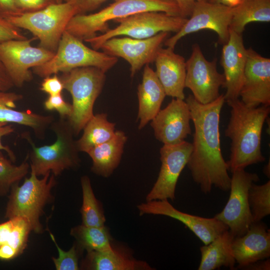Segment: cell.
<instances>
[{
  "label": "cell",
  "instance_id": "obj_34",
  "mask_svg": "<svg viewBox=\"0 0 270 270\" xmlns=\"http://www.w3.org/2000/svg\"><path fill=\"white\" fill-rule=\"evenodd\" d=\"M49 232L50 236L55 244L58 252L57 258H52V261L57 270H78V256L81 251L78 248L76 243L68 251L62 250L58 244L54 236Z\"/></svg>",
  "mask_w": 270,
  "mask_h": 270
},
{
  "label": "cell",
  "instance_id": "obj_36",
  "mask_svg": "<svg viewBox=\"0 0 270 270\" xmlns=\"http://www.w3.org/2000/svg\"><path fill=\"white\" fill-rule=\"evenodd\" d=\"M21 28L0 17V42L10 40H26Z\"/></svg>",
  "mask_w": 270,
  "mask_h": 270
},
{
  "label": "cell",
  "instance_id": "obj_12",
  "mask_svg": "<svg viewBox=\"0 0 270 270\" xmlns=\"http://www.w3.org/2000/svg\"><path fill=\"white\" fill-rule=\"evenodd\" d=\"M232 16L231 7L210 2H197L181 29L168 38L164 44L174 49L178 40L184 36L202 30H208L216 33L218 42L223 45L229 38Z\"/></svg>",
  "mask_w": 270,
  "mask_h": 270
},
{
  "label": "cell",
  "instance_id": "obj_42",
  "mask_svg": "<svg viewBox=\"0 0 270 270\" xmlns=\"http://www.w3.org/2000/svg\"><path fill=\"white\" fill-rule=\"evenodd\" d=\"M176 2L183 18H188L191 14L192 8L197 2H210V0H174Z\"/></svg>",
  "mask_w": 270,
  "mask_h": 270
},
{
  "label": "cell",
  "instance_id": "obj_17",
  "mask_svg": "<svg viewBox=\"0 0 270 270\" xmlns=\"http://www.w3.org/2000/svg\"><path fill=\"white\" fill-rule=\"evenodd\" d=\"M189 107L184 100L173 98L151 120L156 138L164 145H174L185 140L191 134Z\"/></svg>",
  "mask_w": 270,
  "mask_h": 270
},
{
  "label": "cell",
  "instance_id": "obj_3",
  "mask_svg": "<svg viewBox=\"0 0 270 270\" xmlns=\"http://www.w3.org/2000/svg\"><path fill=\"white\" fill-rule=\"evenodd\" d=\"M145 12H164L182 16L174 0H114V2L94 14L75 15L70 20L66 30L84 41L97 36L98 32L107 31L110 20Z\"/></svg>",
  "mask_w": 270,
  "mask_h": 270
},
{
  "label": "cell",
  "instance_id": "obj_47",
  "mask_svg": "<svg viewBox=\"0 0 270 270\" xmlns=\"http://www.w3.org/2000/svg\"><path fill=\"white\" fill-rule=\"evenodd\" d=\"M270 162H269L268 164L264 166V170H263L264 173L268 178H270Z\"/></svg>",
  "mask_w": 270,
  "mask_h": 270
},
{
  "label": "cell",
  "instance_id": "obj_11",
  "mask_svg": "<svg viewBox=\"0 0 270 270\" xmlns=\"http://www.w3.org/2000/svg\"><path fill=\"white\" fill-rule=\"evenodd\" d=\"M10 40L0 42V60L11 78L14 86L21 88L30 81V68L49 60L55 52L42 47H34L32 42L36 39Z\"/></svg>",
  "mask_w": 270,
  "mask_h": 270
},
{
  "label": "cell",
  "instance_id": "obj_2",
  "mask_svg": "<svg viewBox=\"0 0 270 270\" xmlns=\"http://www.w3.org/2000/svg\"><path fill=\"white\" fill-rule=\"evenodd\" d=\"M226 102L230 117L225 136L231 140L230 158L226 162L232 172L265 161L261 150L262 133L270 108L248 107L239 98Z\"/></svg>",
  "mask_w": 270,
  "mask_h": 270
},
{
  "label": "cell",
  "instance_id": "obj_26",
  "mask_svg": "<svg viewBox=\"0 0 270 270\" xmlns=\"http://www.w3.org/2000/svg\"><path fill=\"white\" fill-rule=\"evenodd\" d=\"M234 236L226 230L208 244L200 247L201 260L198 270H214L222 266L234 269L236 263L232 250Z\"/></svg>",
  "mask_w": 270,
  "mask_h": 270
},
{
  "label": "cell",
  "instance_id": "obj_27",
  "mask_svg": "<svg viewBox=\"0 0 270 270\" xmlns=\"http://www.w3.org/2000/svg\"><path fill=\"white\" fill-rule=\"evenodd\" d=\"M270 22V0H242L232 8L230 29L242 34L250 22Z\"/></svg>",
  "mask_w": 270,
  "mask_h": 270
},
{
  "label": "cell",
  "instance_id": "obj_25",
  "mask_svg": "<svg viewBox=\"0 0 270 270\" xmlns=\"http://www.w3.org/2000/svg\"><path fill=\"white\" fill-rule=\"evenodd\" d=\"M126 140L124 132L116 130L112 138L88 151L92 161V171L103 177L110 176L120 162Z\"/></svg>",
  "mask_w": 270,
  "mask_h": 270
},
{
  "label": "cell",
  "instance_id": "obj_30",
  "mask_svg": "<svg viewBox=\"0 0 270 270\" xmlns=\"http://www.w3.org/2000/svg\"><path fill=\"white\" fill-rule=\"evenodd\" d=\"M32 230L28 222L22 217L9 218L0 224V246L6 244L21 254L26 249Z\"/></svg>",
  "mask_w": 270,
  "mask_h": 270
},
{
  "label": "cell",
  "instance_id": "obj_48",
  "mask_svg": "<svg viewBox=\"0 0 270 270\" xmlns=\"http://www.w3.org/2000/svg\"><path fill=\"white\" fill-rule=\"evenodd\" d=\"M68 0H56V3H62L67 2Z\"/></svg>",
  "mask_w": 270,
  "mask_h": 270
},
{
  "label": "cell",
  "instance_id": "obj_18",
  "mask_svg": "<svg viewBox=\"0 0 270 270\" xmlns=\"http://www.w3.org/2000/svg\"><path fill=\"white\" fill-rule=\"evenodd\" d=\"M140 216L162 215L177 220L186 226L204 244H208L228 227L214 217L206 218L180 211L168 200H154L138 206Z\"/></svg>",
  "mask_w": 270,
  "mask_h": 270
},
{
  "label": "cell",
  "instance_id": "obj_7",
  "mask_svg": "<svg viewBox=\"0 0 270 270\" xmlns=\"http://www.w3.org/2000/svg\"><path fill=\"white\" fill-rule=\"evenodd\" d=\"M118 61L116 57L89 48L82 41L65 30L52 58L32 70L36 74L43 78L88 66L96 67L106 72Z\"/></svg>",
  "mask_w": 270,
  "mask_h": 270
},
{
  "label": "cell",
  "instance_id": "obj_9",
  "mask_svg": "<svg viewBox=\"0 0 270 270\" xmlns=\"http://www.w3.org/2000/svg\"><path fill=\"white\" fill-rule=\"evenodd\" d=\"M188 18L174 16L164 12H145L126 17L118 18L114 22L119 23L114 28L108 29L102 34L85 40L95 50L100 49L106 40L120 36H126L136 39L152 37L160 32H178Z\"/></svg>",
  "mask_w": 270,
  "mask_h": 270
},
{
  "label": "cell",
  "instance_id": "obj_22",
  "mask_svg": "<svg viewBox=\"0 0 270 270\" xmlns=\"http://www.w3.org/2000/svg\"><path fill=\"white\" fill-rule=\"evenodd\" d=\"M166 94L155 71L149 64L144 66L142 82L138 88L140 120L141 130L158 114Z\"/></svg>",
  "mask_w": 270,
  "mask_h": 270
},
{
  "label": "cell",
  "instance_id": "obj_23",
  "mask_svg": "<svg viewBox=\"0 0 270 270\" xmlns=\"http://www.w3.org/2000/svg\"><path fill=\"white\" fill-rule=\"evenodd\" d=\"M22 98V94L0 91V122L29 127L38 138L43 137L52 120V116L36 114L30 110H14L16 103Z\"/></svg>",
  "mask_w": 270,
  "mask_h": 270
},
{
  "label": "cell",
  "instance_id": "obj_46",
  "mask_svg": "<svg viewBox=\"0 0 270 270\" xmlns=\"http://www.w3.org/2000/svg\"><path fill=\"white\" fill-rule=\"evenodd\" d=\"M242 0H210V2L222 4L231 8L238 4Z\"/></svg>",
  "mask_w": 270,
  "mask_h": 270
},
{
  "label": "cell",
  "instance_id": "obj_37",
  "mask_svg": "<svg viewBox=\"0 0 270 270\" xmlns=\"http://www.w3.org/2000/svg\"><path fill=\"white\" fill-rule=\"evenodd\" d=\"M14 1L16 8L21 14L38 11L56 3V0H14Z\"/></svg>",
  "mask_w": 270,
  "mask_h": 270
},
{
  "label": "cell",
  "instance_id": "obj_21",
  "mask_svg": "<svg viewBox=\"0 0 270 270\" xmlns=\"http://www.w3.org/2000/svg\"><path fill=\"white\" fill-rule=\"evenodd\" d=\"M156 74L166 96L184 100L186 61L170 47L160 48L154 61Z\"/></svg>",
  "mask_w": 270,
  "mask_h": 270
},
{
  "label": "cell",
  "instance_id": "obj_5",
  "mask_svg": "<svg viewBox=\"0 0 270 270\" xmlns=\"http://www.w3.org/2000/svg\"><path fill=\"white\" fill-rule=\"evenodd\" d=\"M55 177L48 173L40 179L30 168V176L25 178L22 185L17 184L11 188L5 218L22 217L28 222L32 231L42 232L40 217L46 204L52 200V190L56 183Z\"/></svg>",
  "mask_w": 270,
  "mask_h": 270
},
{
  "label": "cell",
  "instance_id": "obj_10",
  "mask_svg": "<svg viewBox=\"0 0 270 270\" xmlns=\"http://www.w3.org/2000/svg\"><path fill=\"white\" fill-rule=\"evenodd\" d=\"M230 194L222 210L214 218L228 228L234 237L244 235L254 222L249 205L248 194L252 184L260 180L256 173L238 169L232 172Z\"/></svg>",
  "mask_w": 270,
  "mask_h": 270
},
{
  "label": "cell",
  "instance_id": "obj_24",
  "mask_svg": "<svg viewBox=\"0 0 270 270\" xmlns=\"http://www.w3.org/2000/svg\"><path fill=\"white\" fill-rule=\"evenodd\" d=\"M81 268L91 270H152L146 262L137 260L114 247L109 250L87 252Z\"/></svg>",
  "mask_w": 270,
  "mask_h": 270
},
{
  "label": "cell",
  "instance_id": "obj_1",
  "mask_svg": "<svg viewBox=\"0 0 270 270\" xmlns=\"http://www.w3.org/2000/svg\"><path fill=\"white\" fill-rule=\"evenodd\" d=\"M194 125L192 150L186 166L201 191L210 193L213 186L226 192L231 178L220 147V120L226 102L224 94L214 100L202 104L192 94L186 99Z\"/></svg>",
  "mask_w": 270,
  "mask_h": 270
},
{
  "label": "cell",
  "instance_id": "obj_29",
  "mask_svg": "<svg viewBox=\"0 0 270 270\" xmlns=\"http://www.w3.org/2000/svg\"><path fill=\"white\" fill-rule=\"evenodd\" d=\"M70 235L76 240V244L82 252L104 251L112 249V238L108 228L78 225L71 228Z\"/></svg>",
  "mask_w": 270,
  "mask_h": 270
},
{
  "label": "cell",
  "instance_id": "obj_14",
  "mask_svg": "<svg viewBox=\"0 0 270 270\" xmlns=\"http://www.w3.org/2000/svg\"><path fill=\"white\" fill-rule=\"evenodd\" d=\"M169 36V32H164L144 39L114 37L104 42L100 49L110 56L127 61L132 77L144 66L154 62L158 50Z\"/></svg>",
  "mask_w": 270,
  "mask_h": 270
},
{
  "label": "cell",
  "instance_id": "obj_19",
  "mask_svg": "<svg viewBox=\"0 0 270 270\" xmlns=\"http://www.w3.org/2000/svg\"><path fill=\"white\" fill-rule=\"evenodd\" d=\"M247 60L242 34L230 29L229 38L223 44L220 64L225 78L226 101L239 98Z\"/></svg>",
  "mask_w": 270,
  "mask_h": 270
},
{
  "label": "cell",
  "instance_id": "obj_38",
  "mask_svg": "<svg viewBox=\"0 0 270 270\" xmlns=\"http://www.w3.org/2000/svg\"><path fill=\"white\" fill-rule=\"evenodd\" d=\"M64 89L63 84L57 74L44 78L40 87V90L42 92L48 94L49 96L62 94Z\"/></svg>",
  "mask_w": 270,
  "mask_h": 270
},
{
  "label": "cell",
  "instance_id": "obj_28",
  "mask_svg": "<svg viewBox=\"0 0 270 270\" xmlns=\"http://www.w3.org/2000/svg\"><path fill=\"white\" fill-rule=\"evenodd\" d=\"M114 123L110 122L104 113L94 115L84 126V132L76 140L79 152H88L92 148L112 138L114 135Z\"/></svg>",
  "mask_w": 270,
  "mask_h": 270
},
{
  "label": "cell",
  "instance_id": "obj_33",
  "mask_svg": "<svg viewBox=\"0 0 270 270\" xmlns=\"http://www.w3.org/2000/svg\"><path fill=\"white\" fill-rule=\"evenodd\" d=\"M249 205L254 222H258L270 214V180L262 185L254 183L248 194Z\"/></svg>",
  "mask_w": 270,
  "mask_h": 270
},
{
  "label": "cell",
  "instance_id": "obj_13",
  "mask_svg": "<svg viewBox=\"0 0 270 270\" xmlns=\"http://www.w3.org/2000/svg\"><path fill=\"white\" fill-rule=\"evenodd\" d=\"M216 63V58L212 61L206 59L198 44L192 46L190 56L186 61L185 88L202 104L216 100L220 96V88H224V76L218 72Z\"/></svg>",
  "mask_w": 270,
  "mask_h": 270
},
{
  "label": "cell",
  "instance_id": "obj_39",
  "mask_svg": "<svg viewBox=\"0 0 270 270\" xmlns=\"http://www.w3.org/2000/svg\"><path fill=\"white\" fill-rule=\"evenodd\" d=\"M107 0H68L76 9L78 14L97 9Z\"/></svg>",
  "mask_w": 270,
  "mask_h": 270
},
{
  "label": "cell",
  "instance_id": "obj_15",
  "mask_svg": "<svg viewBox=\"0 0 270 270\" xmlns=\"http://www.w3.org/2000/svg\"><path fill=\"white\" fill-rule=\"evenodd\" d=\"M192 143L184 141L174 145H164L160 149L162 165L158 178L146 196V202L175 199L178 178L189 159Z\"/></svg>",
  "mask_w": 270,
  "mask_h": 270
},
{
  "label": "cell",
  "instance_id": "obj_16",
  "mask_svg": "<svg viewBox=\"0 0 270 270\" xmlns=\"http://www.w3.org/2000/svg\"><path fill=\"white\" fill-rule=\"evenodd\" d=\"M239 97L248 107L270 105V58L262 56L252 48L247 49Z\"/></svg>",
  "mask_w": 270,
  "mask_h": 270
},
{
  "label": "cell",
  "instance_id": "obj_20",
  "mask_svg": "<svg viewBox=\"0 0 270 270\" xmlns=\"http://www.w3.org/2000/svg\"><path fill=\"white\" fill-rule=\"evenodd\" d=\"M232 250L239 269L269 258L270 229L261 221L252 222L244 235L234 238Z\"/></svg>",
  "mask_w": 270,
  "mask_h": 270
},
{
  "label": "cell",
  "instance_id": "obj_35",
  "mask_svg": "<svg viewBox=\"0 0 270 270\" xmlns=\"http://www.w3.org/2000/svg\"><path fill=\"white\" fill-rule=\"evenodd\" d=\"M44 106L47 110H56L62 118H69L72 112V105L64 100L62 94L49 96Z\"/></svg>",
  "mask_w": 270,
  "mask_h": 270
},
{
  "label": "cell",
  "instance_id": "obj_40",
  "mask_svg": "<svg viewBox=\"0 0 270 270\" xmlns=\"http://www.w3.org/2000/svg\"><path fill=\"white\" fill-rule=\"evenodd\" d=\"M14 131V129L12 124L0 122V150L6 152L10 158V160L12 162L16 161V156L13 151L8 146L2 144V139L3 136L11 134Z\"/></svg>",
  "mask_w": 270,
  "mask_h": 270
},
{
  "label": "cell",
  "instance_id": "obj_44",
  "mask_svg": "<svg viewBox=\"0 0 270 270\" xmlns=\"http://www.w3.org/2000/svg\"><path fill=\"white\" fill-rule=\"evenodd\" d=\"M20 256L18 252L11 246L4 244L0 246V260H9Z\"/></svg>",
  "mask_w": 270,
  "mask_h": 270
},
{
  "label": "cell",
  "instance_id": "obj_43",
  "mask_svg": "<svg viewBox=\"0 0 270 270\" xmlns=\"http://www.w3.org/2000/svg\"><path fill=\"white\" fill-rule=\"evenodd\" d=\"M14 86L11 78L0 60V91L8 92Z\"/></svg>",
  "mask_w": 270,
  "mask_h": 270
},
{
  "label": "cell",
  "instance_id": "obj_31",
  "mask_svg": "<svg viewBox=\"0 0 270 270\" xmlns=\"http://www.w3.org/2000/svg\"><path fill=\"white\" fill-rule=\"evenodd\" d=\"M80 182L82 193L80 208L82 224L94 227L104 226L106 220L102 206L94 194L89 178L82 176Z\"/></svg>",
  "mask_w": 270,
  "mask_h": 270
},
{
  "label": "cell",
  "instance_id": "obj_8",
  "mask_svg": "<svg viewBox=\"0 0 270 270\" xmlns=\"http://www.w3.org/2000/svg\"><path fill=\"white\" fill-rule=\"evenodd\" d=\"M76 14V8L69 2H66L5 19L16 26L31 32L40 40V47L56 52L68 23Z\"/></svg>",
  "mask_w": 270,
  "mask_h": 270
},
{
  "label": "cell",
  "instance_id": "obj_41",
  "mask_svg": "<svg viewBox=\"0 0 270 270\" xmlns=\"http://www.w3.org/2000/svg\"><path fill=\"white\" fill-rule=\"evenodd\" d=\"M20 14L14 0H0V17L6 18Z\"/></svg>",
  "mask_w": 270,
  "mask_h": 270
},
{
  "label": "cell",
  "instance_id": "obj_45",
  "mask_svg": "<svg viewBox=\"0 0 270 270\" xmlns=\"http://www.w3.org/2000/svg\"><path fill=\"white\" fill-rule=\"evenodd\" d=\"M242 270H270V260L268 258L266 260H262L257 261L250 265H248Z\"/></svg>",
  "mask_w": 270,
  "mask_h": 270
},
{
  "label": "cell",
  "instance_id": "obj_4",
  "mask_svg": "<svg viewBox=\"0 0 270 270\" xmlns=\"http://www.w3.org/2000/svg\"><path fill=\"white\" fill-rule=\"evenodd\" d=\"M50 128L56 136L55 142L50 145L38 147L28 132L22 134L31 146L28 154L30 168L38 176L48 173L56 176L66 170L78 168L80 163L74 132L68 118L60 116L51 124Z\"/></svg>",
  "mask_w": 270,
  "mask_h": 270
},
{
  "label": "cell",
  "instance_id": "obj_6",
  "mask_svg": "<svg viewBox=\"0 0 270 270\" xmlns=\"http://www.w3.org/2000/svg\"><path fill=\"white\" fill-rule=\"evenodd\" d=\"M93 66L73 69L62 73L60 78L64 89L72 97V112L68 118L74 136H78L93 116L94 102L104 87L106 74Z\"/></svg>",
  "mask_w": 270,
  "mask_h": 270
},
{
  "label": "cell",
  "instance_id": "obj_32",
  "mask_svg": "<svg viewBox=\"0 0 270 270\" xmlns=\"http://www.w3.org/2000/svg\"><path fill=\"white\" fill-rule=\"evenodd\" d=\"M28 160V154L20 165L13 164L0 150V196L7 195L12 186L27 174L30 168Z\"/></svg>",
  "mask_w": 270,
  "mask_h": 270
}]
</instances>
